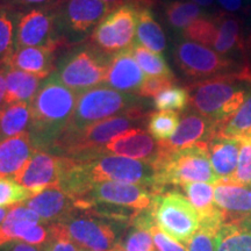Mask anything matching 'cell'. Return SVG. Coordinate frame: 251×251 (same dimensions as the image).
I'll use <instances>...</instances> for the list:
<instances>
[{"instance_id":"obj_1","label":"cell","mask_w":251,"mask_h":251,"mask_svg":"<svg viewBox=\"0 0 251 251\" xmlns=\"http://www.w3.org/2000/svg\"><path fill=\"white\" fill-rule=\"evenodd\" d=\"M79 92L62 84L52 72L30 102L29 131L36 150L50 151L74 114Z\"/></svg>"},{"instance_id":"obj_2","label":"cell","mask_w":251,"mask_h":251,"mask_svg":"<svg viewBox=\"0 0 251 251\" xmlns=\"http://www.w3.org/2000/svg\"><path fill=\"white\" fill-rule=\"evenodd\" d=\"M147 119L148 114L144 109L136 107L97 122L76 133H62L49 152L74 159H86L98 156L112 139L133 128H140L139 126L142 125L144 120L147 121Z\"/></svg>"},{"instance_id":"obj_3","label":"cell","mask_w":251,"mask_h":251,"mask_svg":"<svg viewBox=\"0 0 251 251\" xmlns=\"http://www.w3.org/2000/svg\"><path fill=\"white\" fill-rule=\"evenodd\" d=\"M155 168V191L161 193L165 186H184L191 183L215 184L219 180L211 161L207 142L174 151H163L152 163Z\"/></svg>"},{"instance_id":"obj_4","label":"cell","mask_w":251,"mask_h":251,"mask_svg":"<svg viewBox=\"0 0 251 251\" xmlns=\"http://www.w3.org/2000/svg\"><path fill=\"white\" fill-rule=\"evenodd\" d=\"M187 91L196 113L211 119L222 129L241 108L248 87L228 72L194 81L188 85Z\"/></svg>"},{"instance_id":"obj_5","label":"cell","mask_w":251,"mask_h":251,"mask_svg":"<svg viewBox=\"0 0 251 251\" xmlns=\"http://www.w3.org/2000/svg\"><path fill=\"white\" fill-rule=\"evenodd\" d=\"M136 107H142L141 97L120 92L105 84L81 91L71 120L63 133H76Z\"/></svg>"},{"instance_id":"obj_6","label":"cell","mask_w":251,"mask_h":251,"mask_svg":"<svg viewBox=\"0 0 251 251\" xmlns=\"http://www.w3.org/2000/svg\"><path fill=\"white\" fill-rule=\"evenodd\" d=\"M112 57L87 43L63 56L56 64L55 75L69 89L81 92L105 83Z\"/></svg>"},{"instance_id":"obj_7","label":"cell","mask_w":251,"mask_h":251,"mask_svg":"<svg viewBox=\"0 0 251 251\" xmlns=\"http://www.w3.org/2000/svg\"><path fill=\"white\" fill-rule=\"evenodd\" d=\"M150 212L157 227L186 246L200 227L197 209L186 197L177 191L157 193Z\"/></svg>"},{"instance_id":"obj_8","label":"cell","mask_w":251,"mask_h":251,"mask_svg":"<svg viewBox=\"0 0 251 251\" xmlns=\"http://www.w3.org/2000/svg\"><path fill=\"white\" fill-rule=\"evenodd\" d=\"M50 8L67 45L85 39L114 9L102 0H58Z\"/></svg>"},{"instance_id":"obj_9","label":"cell","mask_w":251,"mask_h":251,"mask_svg":"<svg viewBox=\"0 0 251 251\" xmlns=\"http://www.w3.org/2000/svg\"><path fill=\"white\" fill-rule=\"evenodd\" d=\"M156 192L142 185L101 181L91 185L85 196L76 202L78 211H90L98 203L130 208L136 212L146 211L151 207Z\"/></svg>"},{"instance_id":"obj_10","label":"cell","mask_w":251,"mask_h":251,"mask_svg":"<svg viewBox=\"0 0 251 251\" xmlns=\"http://www.w3.org/2000/svg\"><path fill=\"white\" fill-rule=\"evenodd\" d=\"M139 7L125 4L113 9L93 30L90 43L111 56L129 49L135 43Z\"/></svg>"},{"instance_id":"obj_11","label":"cell","mask_w":251,"mask_h":251,"mask_svg":"<svg viewBox=\"0 0 251 251\" xmlns=\"http://www.w3.org/2000/svg\"><path fill=\"white\" fill-rule=\"evenodd\" d=\"M174 57L177 67L192 79L202 80L235 70V62L226 58L208 47L180 40L176 43Z\"/></svg>"},{"instance_id":"obj_12","label":"cell","mask_w":251,"mask_h":251,"mask_svg":"<svg viewBox=\"0 0 251 251\" xmlns=\"http://www.w3.org/2000/svg\"><path fill=\"white\" fill-rule=\"evenodd\" d=\"M64 46L68 45L61 37L56 17L50 6L31 8L26 13H21L17 28V48L52 47L62 50Z\"/></svg>"},{"instance_id":"obj_13","label":"cell","mask_w":251,"mask_h":251,"mask_svg":"<svg viewBox=\"0 0 251 251\" xmlns=\"http://www.w3.org/2000/svg\"><path fill=\"white\" fill-rule=\"evenodd\" d=\"M58 224L80 251H113L118 246L114 229L100 219L75 213Z\"/></svg>"},{"instance_id":"obj_14","label":"cell","mask_w":251,"mask_h":251,"mask_svg":"<svg viewBox=\"0 0 251 251\" xmlns=\"http://www.w3.org/2000/svg\"><path fill=\"white\" fill-rule=\"evenodd\" d=\"M67 162L68 158L64 156L37 150L13 179L36 196L47 188L58 187Z\"/></svg>"},{"instance_id":"obj_15","label":"cell","mask_w":251,"mask_h":251,"mask_svg":"<svg viewBox=\"0 0 251 251\" xmlns=\"http://www.w3.org/2000/svg\"><path fill=\"white\" fill-rule=\"evenodd\" d=\"M115 155L152 163L161 153L158 141L142 128H133L112 139L99 155Z\"/></svg>"},{"instance_id":"obj_16","label":"cell","mask_w":251,"mask_h":251,"mask_svg":"<svg viewBox=\"0 0 251 251\" xmlns=\"http://www.w3.org/2000/svg\"><path fill=\"white\" fill-rule=\"evenodd\" d=\"M221 127L211 119L198 113H187L179 122L177 130L168 141L159 142L163 151H174L196 143L208 142L219 135Z\"/></svg>"},{"instance_id":"obj_17","label":"cell","mask_w":251,"mask_h":251,"mask_svg":"<svg viewBox=\"0 0 251 251\" xmlns=\"http://www.w3.org/2000/svg\"><path fill=\"white\" fill-rule=\"evenodd\" d=\"M214 201L224 212L227 222H243L251 219L249 187L231 180L219 179L214 184Z\"/></svg>"},{"instance_id":"obj_18","label":"cell","mask_w":251,"mask_h":251,"mask_svg":"<svg viewBox=\"0 0 251 251\" xmlns=\"http://www.w3.org/2000/svg\"><path fill=\"white\" fill-rule=\"evenodd\" d=\"M25 203L40 216L41 221L49 225L64 221L78 211L74 198L58 187L47 188Z\"/></svg>"},{"instance_id":"obj_19","label":"cell","mask_w":251,"mask_h":251,"mask_svg":"<svg viewBox=\"0 0 251 251\" xmlns=\"http://www.w3.org/2000/svg\"><path fill=\"white\" fill-rule=\"evenodd\" d=\"M59 51L61 49L52 47L17 48L6 69H17L46 79L56 70V55Z\"/></svg>"},{"instance_id":"obj_20","label":"cell","mask_w":251,"mask_h":251,"mask_svg":"<svg viewBox=\"0 0 251 251\" xmlns=\"http://www.w3.org/2000/svg\"><path fill=\"white\" fill-rule=\"evenodd\" d=\"M144 79V72L135 61L129 48L113 55L103 84L120 92L133 94L139 92Z\"/></svg>"},{"instance_id":"obj_21","label":"cell","mask_w":251,"mask_h":251,"mask_svg":"<svg viewBox=\"0 0 251 251\" xmlns=\"http://www.w3.org/2000/svg\"><path fill=\"white\" fill-rule=\"evenodd\" d=\"M37 150L29 131L0 142V178H14Z\"/></svg>"},{"instance_id":"obj_22","label":"cell","mask_w":251,"mask_h":251,"mask_svg":"<svg viewBox=\"0 0 251 251\" xmlns=\"http://www.w3.org/2000/svg\"><path fill=\"white\" fill-rule=\"evenodd\" d=\"M218 34L214 41V50L226 58L240 57L243 54L244 25L240 17L231 13L214 14Z\"/></svg>"},{"instance_id":"obj_23","label":"cell","mask_w":251,"mask_h":251,"mask_svg":"<svg viewBox=\"0 0 251 251\" xmlns=\"http://www.w3.org/2000/svg\"><path fill=\"white\" fill-rule=\"evenodd\" d=\"M209 161L219 179L230 180L236 171L241 141L235 137L215 135L207 142Z\"/></svg>"},{"instance_id":"obj_24","label":"cell","mask_w":251,"mask_h":251,"mask_svg":"<svg viewBox=\"0 0 251 251\" xmlns=\"http://www.w3.org/2000/svg\"><path fill=\"white\" fill-rule=\"evenodd\" d=\"M181 187L185 196L197 209L200 218V225L222 227L227 222L224 212L215 205L214 184L191 183Z\"/></svg>"},{"instance_id":"obj_25","label":"cell","mask_w":251,"mask_h":251,"mask_svg":"<svg viewBox=\"0 0 251 251\" xmlns=\"http://www.w3.org/2000/svg\"><path fill=\"white\" fill-rule=\"evenodd\" d=\"M6 96L4 103L31 102L37 91L45 81L42 78L17 70L5 69Z\"/></svg>"},{"instance_id":"obj_26","label":"cell","mask_w":251,"mask_h":251,"mask_svg":"<svg viewBox=\"0 0 251 251\" xmlns=\"http://www.w3.org/2000/svg\"><path fill=\"white\" fill-rule=\"evenodd\" d=\"M40 222H42L40 216L27 206L17 205L11 207L4 222L0 225V247L15 241H23L29 226Z\"/></svg>"},{"instance_id":"obj_27","label":"cell","mask_w":251,"mask_h":251,"mask_svg":"<svg viewBox=\"0 0 251 251\" xmlns=\"http://www.w3.org/2000/svg\"><path fill=\"white\" fill-rule=\"evenodd\" d=\"M136 43L144 48L161 54L166 49L164 30L153 17L149 6H140L136 24Z\"/></svg>"},{"instance_id":"obj_28","label":"cell","mask_w":251,"mask_h":251,"mask_svg":"<svg viewBox=\"0 0 251 251\" xmlns=\"http://www.w3.org/2000/svg\"><path fill=\"white\" fill-rule=\"evenodd\" d=\"M30 103H4L0 107V142L29 129Z\"/></svg>"},{"instance_id":"obj_29","label":"cell","mask_w":251,"mask_h":251,"mask_svg":"<svg viewBox=\"0 0 251 251\" xmlns=\"http://www.w3.org/2000/svg\"><path fill=\"white\" fill-rule=\"evenodd\" d=\"M153 224L151 212L149 209L136 212L131 216V229L120 243L122 251H156L150 226Z\"/></svg>"},{"instance_id":"obj_30","label":"cell","mask_w":251,"mask_h":251,"mask_svg":"<svg viewBox=\"0 0 251 251\" xmlns=\"http://www.w3.org/2000/svg\"><path fill=\"white\" fill-rule=\"evenodd\" d=\"M21 12L8 5H0V69H6L17 48V28Z\"/></svg>"},{"instance_id":"obj_31","label":"cell","mask_w":251,"mask_h":251,"mask_svg":"<svg viewBox=\"0 0 251 251\" xmlns=\"http://www.w3.org/2000/svg\"><path fill=\"white\" fill-rule=\"evenodd\" d=\"M216 251H251V219L226 222L216 237Z\"/></svg>"},{"instance_id":"obj_32","label":"cell","mask_w":251,"mask_h":251,"mask_svg":"<svg viewBox=\"0 0 251 251\" xmlns=\"http://www.w3.org/2000/svg\"><path fill=\"white\" fill-rule=\"evenodd\" d=\"M164 14L169 26L180 33H183L185 28L194 23L197 19L207 15L200 6L187 0H174L168 2L164 7Z\"/></svg>"},{"instance_id":"obj_33","label":"cell","mask_w":251,"mask_h":251,"mask_svg":"<svg viewBox=\"0 0 251 251\" xmlns=\"http://www.w3.org/2000/svg\"><path fill=\"white\" fill-rule=\"evenodd\" d=\"M130 52L139 67L148 77H175L165 58L161 54L144 48L136 42L130 47Z\"/></svg>"},{"instance_id":"obj_34","label":"cell","mask_w":251,"mask_h":251,"mask_svg":"<svg viewBox=\"0 0 251 251\" xmlns=\"http://www.w3.org/2000/svg\"><path fill=\"white\" fill-rule=\"evenodd\" d=\"M179 114L176 112L161 111L150 113L147 119L149 134L158 142L168 141L179 126Z\"/></svg>"},{"instance_id":"obj_35","label":"cell","mask_w":251,"mask_h":251,"mask_svg":"<svg viewBox=\"0 0 251 251\" xmlns=\"http://www.w3.org/2000/svg\"><path fill=\"white\" fill-rule=\"evenodd\" d=\"M219 135L235 139L251 136V89H248L246 99L241 108L224 126Z\"/></svg>"},{"instance_id":"obj_36","label":"cell","mask_w":251,"mask_h":251,"mask_svg":"<svg viewBox=\"0 0 251 251\" xmlns=\"http://www.w3.org/2000/svg\"><path fill=\"white\" fill-rule=\"evenodd\" d=\"M218 34V26L214 14H207L205 17L197 19L187 28H185L181 33L183 39L191 42L199 43L205 47H213Z\"/></svg>"},{"instance_id":"obj_37","label":"cell","mask_w":251,"mask_h":251,"mask_svg":"<svg viewBox=\"0 0 251 251\" xmlns=\"http://www.w3.org/2000/svg\"><path fill=\"white\" fill-rule=\"evenodd\" d=\"M190 102V93L187 89L180 86L169 87L153 98V107L157 111L183 112Z\"/></svg>"},{"instance_id":"obj_38","label":"cell","mask_w":251,"mask_h":251,"mask_svg":"<svg viewBox=\"0 0 251 251\" xmlns=\"http://www.w3.org/2000/svg\"><path fill=\"white\" fill-rule=\"evenodd\" d=\"M31 197L33 193L13 178H0V207L20 205Z\"/></svg>"},{"instance_id":"obj_39","label":"cell","mask_w":251,"mask_h":251,"mask_svg":"<svg viewBox=\"0 0 251 251\" xmlns=\"http://www.w3.org/2000/svg\"><path fill=\"white\" fill-rule=\"evenodd\" d=\"M240 141L241 148L238 153L237 168L230 180L249 187L251 186V136L242 137Z\"/></svg>"},{"instance_id":"obj_40","label":"cell","mask_w":251,"mask_h":251,"mask_svg":"<svg viewBox=\"0 0 251 251\" xmlns=\"http://www.w3.org/2000/svg\"><path fill=\"white\" fill-rule=\"evenodd\" d=\"M220 228L218 226L200 225L187 243V251H216V237Z\"/></svg>"},{"instance_id":"obj_41","label":"cell","mask_w":251,"mask_h":251,"mask_svg":"<svg viewBox=\"0 0 251 251\" xmlns=\"http://www.w3.org/2000/svg\"><path fill=\"white\" fill-rule=\"evenodd\" d=\"M50 240L45 251H80L76 244L69 238L59 224H50Z\"/></svg>"},{"instance_id":"obj_42","label":"cell","mask_w":251,"mask_h":251,"mask_svg":"<svg viewBox=\"0 0 251 251\" xmlns=\"http://www.w3.org/2000/svg\"><path fill=\"white\" fill-rule=\"evenodd\" d=\"M176 77H147L141 85L137 96L141 98H155L157 94L174 86Z\"/></svg>"},{"instance_id":"obj_43","label":"cell","mask_w":251,"mask_h":251,"mask_svg":"<svg viewBox=\"0 0 251 251\" xmlns=\"http://www.w3.org/2000/svg\"><path fill=\"white\" fill-rule=\"evenodd\" d=\"M150 233H151L156 251H187V247L185 244L178 242L175 238L165 234L157 227L155 222L150 226Z\"/></svg>"},{"instance_id":"obj_44","label":"cell","mask_w":251,"mask_h":251,"mask_svg":"<svg viewBox=\"0 0 251 251\" xmlns=\"http://www.w3.org/2000/svg\"><path fill=\"white\" fill-rule=\"evenodd\" d=\"M216 1L227 13H244L249 15L251 12L249 0H216Z\"/></svg>"},{"instance_id":"obj_45","label":"cell","mask_w":251,"mask_h":251,"mask_svg":"<svg viewBox=\"0 0 251 251\" xmlns=\"http://www.w3.org/2000/svg\"><path fill=\"white\" fill-rule=\"evenodd\" d=\"M58 0H4V4L12 7H33L43 8L54 5Z\"/></svg>"},{"instance_id":"obj_46","label":"cell","mask_w":251,"mask_h":251,"mask_svg":"<svg viewBox=\"0 0 251 251\" xmlns=\"http://www.w3.org/2000/svg\"><path fill=\"white\" fill-rule=\"evenodd\" d=\"M231 75L248 89H251V62H243L231 72Z\"/></svg>"},{"instance_id":"obj_47","label":"cell","mask_w":251,"mask_h":251,"mask_svg":"<svg viewBox=\"0 0 251 251\" xmlns=\"http://www.w3.org/2000/svg\"><path fill=\"white\" fill-rule=\"evenodd\" d=\"M243 62H251V13L249 14V19L244 25L243 31Z\"/></svg>"},{"instance_id":"obj_48","label":"cell","mask_w":251,"mask_h":251,"mask_svg":"<svg viewBox=\"0 0 251 251\" xmlns=\"http://www.w3.org/2000/svg\"><path fill=\"white\" fill-rule=\"evenodd\" d=\"M102 1L107 2L108 5H111L114 8H117L119 6L125 5V4H135V5L149 6V7H151V5L155 2V0H102Z\"/></svg>"},{"instance_id":"obj_49","label":"cell","mask_w":251,"mask_h":251,"mask_svg":"<svg viewBox=\"0 0 251 251\" xmlns=\"http://www.w3.org/2000/svg\"><path fill=\"white\" fill-rule=\"evenodd\" d=\"M0 251H40L39 248L27 243H9L0 247Z\"/></svg>"},{"instance_id":"obj_50","label":"cell","mask_w":251,"mask_h":251,"mask_svg":"<svg viewBox=\"0 0 251 251\" xmlns=\"http://www.w3.org/2000/svg\"><path fill=\"white\" fill-rule=\"evenodd\" d=\"M6 96V79H5V70L0 69V107L4 105Z\"/></svg>"},{"instance_id":"obj_51","label":"cell","mask_w":251,"mask_h":251,"mask_svg":"<svg viewBox=\"0 0 251 251\" xmlns=\"http://www.w3.org/2000/svg\"><path fill=\"white\" fill-rule=\"evenodd\" d=\"M190 1L194 2L201 8H212L215 4V0H190Z\"/></svg>"},{"instance_id":"obj_52","label":"cell","mask_w":251,"mask_h":251,"mask_svg":"<svg viewBox=\"0 0 251 251\" xmlns=\"http://www.w3.org/2000/svg\"><path fill=\"white\" fill-rule=\"evenodd\" d=\"M9 212L8 208H6V207H0V225L4 222V220L6 219V216H7Z\"/></svg>"},{"instance_id":"obj_53","label":"cell","mask_w":251,"mask_h":251,"mask_svg":"<svg viewBox=\"0 0 251 251\" xmlns=\"http://www.w3.org/2000/svg\"><path fill=\"white\" fill-rule=\"evenodd\" d=\"M113 251H122V249H121V246H120V243H118V246L115 247V249L113 250Z\"/></svg>"},{"instance_id":"obj_54","label":"cell","mask_w":251,"mask_h":251,"mask_svg":"<svg viewBox=\"0 0 251 251\" xmlns=\"http://www.w3.org/2000/svg\"><path fill=\"white\" fill-rule=\"evenodd\" d=\"M0 5H5V4H4V2H2V1H1V0H0Z\"/></svg>"},{"instance_id":"obj_55","label":"cell","mask_w":251,"mask_h":251,"mask_svg":"<svg viewBox=\"0 0 251 251\" xmlns=\"http://www.w3.org/2000/svg\"><path fill=\"white\" fill-rule=\"evenodd\" d=\"M249 190H250V192H251V186H249Z\"/></svg>"},{"instance_id":"obj_56","label":"cell","mask_w":251,"mask_h":251,"mask_svg":"<svg viewBox=\"0 0 251 251\" xmlns=\"http://www.w3.org/2000/svg\"><path fill=\"white\" fill-rule=\"evenodd\" d=\"M249 2H250V5H251V0H249Z\"/></svg>"}]
</instances>
